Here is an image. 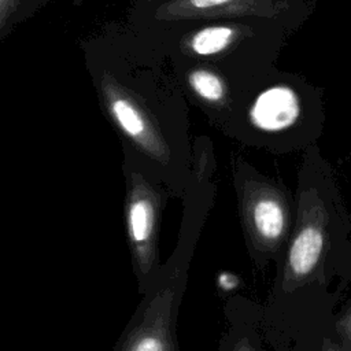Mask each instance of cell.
<instances>
[{
    "instance_id": "cell-1",
    "label": "cell",
    "mask_w": 351,
    "mask_h": 351,
    "mask_svg": "<svg viewBox=\"0 0 351 351\" xmlns=\"http://www.w3.org/2000/svg\"><path fill=\"white\" fill-rule=\"evenodd\" d=\"M296 221L261 325L271 351H321L351 285V215L318 144L302 152Z\"/></svg>"
},
{
    "instance_id": "cell-2",
    "label": "cell",
    "mask_w": 351,
    "mask_h": 351,
    "mask_svg": "<svg viewBox=\"0 0 351 351\" xmlns=\"http://www.w3.org/2000/svg\"><path fill=\"white\" fill-rule=\"evenodd\" d=\"M85 62L99 103L118 130L125 159L182 197L192 177L188 99L170 58L138 27L93 37Z\"/></svg>"
},
{
    "instance_id": "cell-3",
    "label": "cell",
    "mask_w": 351,
    "mask_h": 351,
    "mask_svg": "<svg viewBox=\"0 0 351 351\" xmlns=\"http://www.w3.org/2000/svg\"><path fill=\"white\" fill-rule=\"evenodd\" d=\"M228 77V75H226ZM233 107L223 134L271 154L318 144L326 121L324 89L276 63L228 77Z\"/></svg>"
},
{
    "instance_id": "cell-4",
    "label": "cell",
    "mask_w": 351,
    "mask_h": 351,
    "mask_svg": "<svg viewBox=\"0 0 351 351\" xmlns=\"http://www.w3.org/2000/svg\"><path fill=\"white\" fill-rule=\"evenodd\" d=\"M213 152L193 155L192 177L185 191L184 211L176 248L162 263L118 337L112 351H178L177 322L186 289L192 258L214 202Z\"/></svg>"
},
{
    "instance_id": "cell-5",
    "label": "cell",
    "mask_w": 351,
    "mask_h": 351,
    "mask_svg": "<svg viewBox=\"0 0 351 351\" xmlns=\"http://www.w3.org/2000/svg\"><path fill=\"white\" fill-rule=\"evenodd\" d=\"M300 25L295 21L234 18L133 26L145 32L171 60L206 63L228 74L276 63L287 38Z\"/></svg>"
},
{
    "instance_id": "cell-6",
    "label": "cell",
    "mask_w": 351,
    "mask_h": 351,
    "mask_svg": "<svg viewBox=\"0 0 351 351\" xmlns=\"http://www.w3.org/2000/svg\"><path fill=\"white\" fill-rule=\"evenodd\" d=\"M232 184L248 255L259 269L277 266L296 221V197L281 180L265 176L245 158L233 155Z\"/></svg>"
},
{
    "instance_id": "cell-7",
    "label": "cell",
    "mask_w": 351,
    "mask_h": 351,
    "mask_svg": "<svg viewBox=\"0 0 351 351\" xmlns=\"http://www.w3.org/2000/svg\"><path fill=\"white\" fill-rule=\"evenodd\" d=\"M125 223L137 291L145 293L162 267L159 229L169 197L166 186L145 174L134 162L123 159Z\"/></svg>"
},
{
    "instance_id": "cell-8",
    "label": "cell",
    "mask_w": 351,
    "mask_h": 351,
    "mask_svg": "<svg viewBox=\"0 0 351 351\" xmlns=\"http://www.w3.org/2000/svg\"><path fill=\"white\" fill-rule=\"evenodd\" d=\"M310 0H137L130 22L137 26L234 18H266L303 23Z\"/></svg>"
},
{
    "instance_id": "cell-9",
    "label": "cell",
    "mask_w": 351,
    "mask_h": 351,
    "mask_svg": "<svg viewBox=\"0 0 351 351\" xmlns=\"http://www.w3.org/2000/svg\"><path fill=\"white\" fill-rule=\"evenodd\" d=\"M171 63L188 101L197 106L213 126L223 133L233 107L232 85L226 74L206 63Z\"/></svg>"
},
{
    "instance_id": "cell-10",
    "label": "cell",
    "mask_w": 351,
    "mask_h": 351,
    "mask_svg": "<svg viewBox=\"0 0 351 351\" xmlns=\"http://www.w3.org/2000/svg\"><path fill=\"white\" fill-rule=\"evenodd\" d=\"M226 330L217 351H271L261 325V304L240 295L230 296L223 306Z\"/></svg>"
},
{
    "instance_id": "cell-11",
    "label": "cell",
    "mask_w": 351,
    "mask_h": 351,
    "mask_svg": "<svg viewBox=\"0 0 351 351\" xmlns=\"http://www.w3.org/2000/svg\"><path fill=\"white\" fill-rule=\"evenodd\" d=\"M335 339L351 351V298L340 307L335 319Z\"/></svg>"
},
{
    "instance_id": "cell-12",
    "label": "cell",
    "mask_w": 351,
    "mask_h": 351,
    "mask_svg": "<svg viewBox=\"0 0 351 351\" xmlns=\"http://www.w3.org/2000/svg\"><path fill=\"white\" fill-rule=\"evenodd\" d=\"M15 21V0H0V30L4 38L7 30Z\"/></svg>"
},
{
    "instance_id": "cell-13",
    "label": "cell",
    "mask_w": 351,
    "mask_h": 351,
    "mask_svg": "<svg viewBox=\"0 0 351 351\" xmlns=\"http://www.w3.org/2000/svg\"><path fill=\"white\" fill-rule=\"evenodd\" d=\"M321 351H350V350L343 347L335 337H326L322 343Z\"/></svg>"
},
{
    "instance_id": "cell-14",
    "label": "cell",
    "mask_w": 351,
    "mask_h": 351,
    "mask_svg": "<svg viewBox=\"0 0 351 351\" xmlns=\"http://www.w3.org/2000/svg\"><path fill=\"white\" fill-rule=\"evenodd\" d=\"M23 0H15V21H16V16H18V11L21 8V4H22Z\"/></svg>"
},
{
    "instance_id": "cell-15",
    "label": "cell",
    "mask_w": 351,
    "mask_h": 351,
    "mask_svg": "<svg viewBox=\"0 0 351 351\" xmlns=\"http://www.w3.org/2000/svg\"><path fill=\"white\" fill-rule=\"evenodd\" d=\"M346 160H347V162H351V151L347 154V156H346Z\"/></svg>"
}]
</instances>
